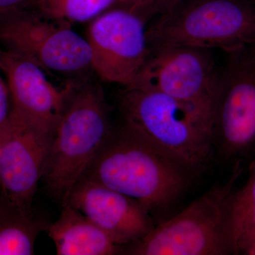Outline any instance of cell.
Masks as SVG:
<instances>
[{
  "label": "cell",
  "instance_id": "cell-20",
  "mask_svg": "<svg viewBox=\"0 0 255 255\" xmlns=\"http://www.w3.org/2000/svg\"><path fill=\"white\" fill-rule=\"evenodd\" d=\"M251 255H255V247L254 249L253 250V251L251 252Z\"/></svg>",
  "mask_w": 255,
  "mask_h": 255
},
{
  "label": "cell",
  "instance_id": "cell-1",
  "mask_svg": "<svg viewBox=\"0 0 255 255\" xmlns=\"http://www.w3.org/2000/svg\"><path fill=\"white\" fill-rule=\"evenodd\" d=\"M123 128L189 173L209 167L215 150L213 117L199 107L136 87H125L119 104Z\"/></svg>",
  "mask_w": 255,
  "mask_h": 255
},
{
  "label": "cell",
  "instance_id": "cell-9",
  "mask_svg": "<svg viewBox=\"0 0 255 255\" xmlns=\"http://www.w3.org/2000/svg\"><path fill=\"white\" fill-rule=\"evenodd\" d=\"M145 21L133 11L114 10L90 25L92 68L102 80L128 86L150 53Z\"/></svg>",
  "mask_w": 255,
  "mask_h": 255
},
{
  "label": "cell",
  "instance_id": "cell-15",
  "mask_svg": "<svg viewBox=\"0 0 255 255\" xmlns=\"http://www.w3.org/2000/svg\"><path fill=\"white\" fill-rule=\"evenodd\" d=\"M48 225L0 199V255H34L36 238Z\"/></svg>",
  "mask_w": 255,
  "mask_h": 255
},
{
  "label": "cell",
  "instance_id": "cell-7",
  "mask_svg": "<svg viewBox=\"0 0 255 255\" xmlns=\"http://www.w3.org/2000/svg\"><path fill=\"white\" fill-rule=\"evenodd\" d=\"M229 55L218 72L213 132L221 155L239 159L255 149V48Z\"/></svg>",
  "mask_w": 255,
  "mask_h": 255
},
{
  "label": "cell",
  "instance_id": "cell-19",
  "mask_svg": "<svg viewBox=\"0 0 255 255\" xmlns=\"http://www.w3.org/2000/svg\"><path fill=\"white\" fill-rule=\"evenodd\" d=\"M36 0H0V19L18 11L30 9Z\"/></svg>",
  "mask_w": 255,
  "mask_h": 255
},
{
  "label": "cell",
  "instance_id": "cell-6",
  "mask_svg": "<svg viewBox=\"0 0 255 255\" xmlns=\"http://www.w3.org/2000/svg\"><path fill=\"white\" fill-rule=\"evenodd\" d=\"M0 42L44 70L80 74L92 70L87 38L74 31L66 20L30 9L18 11L0 19Z\"/></svg>",
  "mask_w": 255,
  "mask_h": 255
},
{
  "label": "cell",
  "instance_id": "cell-18",
  "mask_svg": "<svg viewBox=\"0 0 255 255\" xmlns=\"http://www.w3.org/2000/svg\"><path fill=\"white\" fill-rule=\"evenodd\" d=\"M180 1L181 0H136L135 9L132 11L137 13L145 21L146 18L153 15L159 14L161 16L166 14Z\"/></svg>",
  "mask_w": 255,
  "mask_h": 255
},
{
  "label": "cell",
  "instance_id": "cell-10",
  "mask_svg": "<svg viewBox=\"0 0 255 255\" xmlns=\"http://www.w3.org/2000/svg\"><path fill=\"white\" fill-rule=\"evenodd\" d=\"M53 135L11 114L0 145V199L25 214H34L33 199Z\"/></svg>",
  "mask_w": 255,
  "mask_h": 255
},
{
  "label": "cell",
  "instance_id": "cell-4",
  "mask_svg": "<svg viewBox=\"0 0 255 255\" xmlns=\"http://www.w3.org/2000/svg\"><path fill=\"white\" fill-rule=\"evenodd\" d=\"M149 48L165 45L232 53L255 45L249 0H181L146 28Z\"/></svg>",
  "mask_w": 255,
  "mask_h": 255
},
{
  "label": "cell",
  "instance_id": "cell-3",
  "mask_svg": "<svg viewBox=\"0 0 255 255\" xmlns=\"http://www.w3.org/2000/svg\"><path fill=\"white\" fill-rule=\"evenodd\" d=\"M189 175L122 128L114 130L82 177L135 199L152 216L173 205L187 188Z\"/></svg>",
  "mask_w": 255,
  "mask_h": 255
},
{
  "label": "cell",
  "instance_id": "cell-12",
  "mask_svg": "<svg viewBox=\"0 0 255 255\" xmlns=\"http://www.w3.org/2000/svg\"><path fill=\"white\" fill-rule=\"evenodd\" d=\"M64 204L78 210L123 248L155 226L152 214L138 201L85 177L75 184Z\"/></svg>",
  "mask_w": 255,
  "mask_h": 255
},
{
  "label": "cell",
  "instance_id": "cell-11",
  "mask_svg": "<svg viewBox=\"0 0 255 255\" xmlns=\"http://www.w3.org/2000/svg\"><path fill=\"white\" fill-rule=\"evenodd\" d=\"M0 70L9 88L11 115L54 135L77 81L69 82L64 88H58L48 80L41 67L8 49H0Z\"/></svg>",
  "mask_w": 255,
  "mask_h": 255
},
{
  "label": "cell",
  "instance_id": "cell-17",
  "mask_svg": "<svg viewBox=\"0 0 255 255\" xmlns=\"http://www.w3.org/2000/svg\"><path fill=\"white\" fill-rule=\"evenodd\" d=\"M2 75L0 70V145L9 132L11 112L9 88Z\"/></svg>",
  "mask_w": 255,
  "mask_h": 255
},
{
  "label": "cell",
  "instance_id": "cell-14",
  "mask_svg": "<svg viewBox=\"0 0 255 255\" xmlns=\"http://www.w3.org/2000/svg\"><path fill=\"white\" fill-rule=\"evenodd\" d=\"M229 222L233 255H251L255 247V160L244 185L231 195Z\"/></svg>",
  "mask_w": 255,
  "mask_h": 255
},
{
  "label": "cell",
  "instance_id": "cell-8",
  "mask_svg": "<svg viewBox=\"0 0 255 255\" xmlns=\"http://www.w3.org/2000/svg\"><path fill=\"white\" fill-rule=\"evenodd\" d=\"M130 85L165 94L211 114L218 72L211 50L184 46L152 47Z\"/></svg>",
  "mask_w": 255,
  "mask_h": 255
},
{
  "label": "cell",
  "instance_id": "cell-21",
  "mask_svg": "<svg viewBox=\"0 0 255 255\" xmlns=\"http://www.w3.org/2000/svg\"><path fill=\"white\" fill-rule=\"evenodd\" d=\"M254 47H255V45Z\"/></svg>",
  "mask_w": 255,
  "mask_h": 255
},
{
  "label": "cell",
  "instance_id": "cell-5",
  "mask_svg": "<svg viewBox=\"0 0 255 255\" xmlns=\"http://www.w3.org/2000/svg\"><path fill=\"white\" fill-rule=\"evenodd\" d=\"M241 172L237 162L227 182L211 188L182 212L155 226L141 239L125 247L123 254L233 255L230 201Z\"/></svg>",
  "mask_w": 255,
  "mask_h": 255
},
{
  "label": "cell",
  "instance_id": "cell-16",
  "mask_svg": "<svg viewBox=\"0 0 255 255\" xmlns=\"http://www.w3.org/2000/svg\"><path fill=\"white\" fill-rule=\"evenodd\" d=\"M115 0H36L42 14L66 21H84L95 17Z\"/></svg>",
  "mask_w": 255,
  "mask_h": 255
},
{
  "label": "cell",
  "instance_id": "cell-13",
  "mask_svg": "<svg viewBox=\"0 0 255 255\" xmlns=\"http://www.w3.org/2000/svg\"><path fill=\"white\" fill-rule=\"evenodd\" d=\"M58 255L123 254L124 248L97 225L68 204L62 205L59 217L46 228Z\"/></svg>",
  "mask_w": 255,
  "mask_h": 255
},
{
  "label": "cell",
  "instance_id": "cell-2",
  "mask_svg": "<svg viewBox=\"0 0 255 255\" xmlns=\"http://www.w3.org/2000/svg\"><path fill=\"white\" fill-rule=\"evenodd\" d=\"M114 132L100 84L77 81L55 128L41 179L61 205Z\"/></svg>",
  "mask_w": 255,
  "mask_h": 255
}]
</instances>
